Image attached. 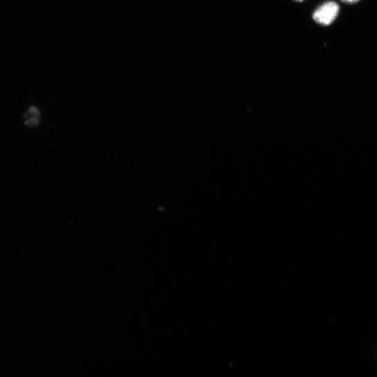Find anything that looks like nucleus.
Returning <instances> with one entry per match:
<instances>
[{
    "label": "nucleus",
    "instance_id": "3",
    "mask_svg": "<svg viewBox=\"0 0 377 377\" xmlns=\"http://www.w3.org/2000/svg\"><path fill=\"white\" fill-rule=\"evenodd\" d=\"M342 3L346 4H355L360 1V0H341Z\"/></svg>",
    "mask_w": 377,
    "mask_h": 377
},
{
    "label": "nucleus",
    "instance_id": "1",
    "mask_svg": "<svg viewBox=\"0 0 377 377\" xmlns=\"http://www.w3.org/2000/svg\"><path fill=\"white\" fill-rule=\"evenodd\" d=\"M339 6L335 2H328L321 6L313 14L314 21L322 26L332 24L338 16Z\"/></svg>",
    "mask_w": 377,
    "mask_h": 377
},
{
    "label": "nucleus",
    "instance_id": "2",
    "mask_svg": "<svg viewBox=\"0 0 377 377\" xmlns=\"http://www.w3.org/2000/svg\"><path fill=\"white\" fill-rule=\"evenodd\" d=\"M40 121V113L37 109L31 108L26 116V123L30 127H36Z\"/></svg>",
    "mask_w": 377,
    "mask_h": 377
},
{
    "label": "nucleus",
    "instance_id": "4",
    "mask_svg": "<svg viewBox=\"0 0 377 377\" xmlns=\"http://www.w3.org/2000/svg\"><path fill=\"white\" fill-rule=\"evenodd\" d=\"M294 1L301 3V2H304V0H294Z\"/></svg>",
    "mask_w": 377,
    "mask_h": 377
}]
</instances>
